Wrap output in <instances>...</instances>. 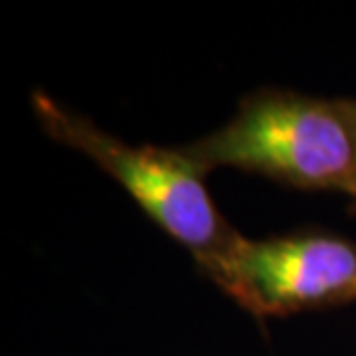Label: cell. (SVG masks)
Listing matches in <instances>:
<instances>
[{
    "mask_svg": "<svg viewBox=\"0 0 356 356\" xmlns=\"http://www.w3.org/2000/svg\"><path fill=\"white\" fill-rule=\"evenodd\" d=\"M183 151L206 174L232 167L291 188L336 190L356 199L354 99L257 90L222 127Z\"/></svg>",
    "mask_w": 356,
    "mask_h": 356,
    "instance_id": "1",
    "label": "cell"
},
{
    "mask_svg": "<svg viewBox=\"0 0 356 356\" xmlns=\"http://www.w3.org/2000/svg\"><path fill=\"white\" fill-rule=\"evenodd\" d=\"M31 106L49 137L109 174L167 236L190 250L197 264L222 252L241 234L222 218L206 188L209 174L183 146L127 144L47 90H35Z\"/></svg>",
    "mask_w": 356,
    "mask_h": 356,
    "instance_id": "2",
    "label": "cell"
},
{
    "mask_svg": "<svg viewBox=\"0 0 356 356\" xmlns=\"http://www.w3.org/2000/svg\"><path fill=\"white\" fill-rule=\"evenodd\" d=\"M227 296L254 317H284L356 301V243L331 234L248 238L199 261Z\"/></svg>",
    "mask_w": 356,
    "mask_h": 356,
    "instance_id": "3",
    "label": "cell"
},
{
    "mask_svg": "<svg viewBox=\"0 0 356 356\" xmlns=\"http://www.w3.org/2000/svg\"><path fill=\"white\" fill-rule=\"evenodd\" d=\"M354 109H356V99H354Z\"/></svg>",
    "mask_w": 356,
    "mask_h": 356,
    "instance_id": "4",
    "label": "cell"
}]
</instances>
